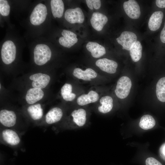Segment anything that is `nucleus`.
I'll list each match as a JSON object with an SVG mask.
<instances>
[{"label": "nucleus", "instance_id": "obj_17", "mask_svg": "<svg viewBox=\"0 0 165 165\" xmlns=\"http://www.w3.org/2000/svg\"><path fill=\"white\" fill-rule=\"evenodd\" d=\"M27 111L31 119L34 122L38 121L43 117V109L40 104L30 105L27 107Z\"/></svg>", "mask_w": 165, "mask_h": 165}, {"label": "nucleus", "instance_id": "obj_28", "mask_svg": "<svg viewBox=\"0 0 165 165\" xmlns=\"http://www.w3.org/2000/svg\"><path fill=\"white\" fill-rule=\"evenodd\" d=\"M10 6L7 1L0 0V13L3 16L9 15L10 12Z\"/></svg>", "mask_w": 165, "mask_h": 165}, {"label": "nucleus", "instance_id": "obj_34", "mask_svg": "<svg viewBox=\"0 0 165 165\" xmlns=\"http://www.w3.org/2000/svg\"><path fill=\"white\" fill-rule=\"evenodd\" d=\"M86 2L88 7L90 9L92 10L93 7L92 6L91 0H86Z\"/></svg>", "mask_w": 165, "mask_h": 165}, {"label": "nucleus", "instance_id": "obj_16", "mask_svg": "<svg viewBox=\"0 0 165 165\" xmlns=\"http://www.w3.org/2000/svg\"><path fill=\"white\" fill-rule=\"evenodd\" d=\"M44 93L42 89L31 88L27 91L25 96L27 103L31 105L35 104L43 97Z\"/></svg>", "mask_w": 165, "mask_h": 165}, {"label": "nucleus", "instance_id": "obj_26", "mask_svg": "<svg viewBox=\"0 0 165 165\" xmlns=\"http://www.w3.org/2000/svg\"><path fill=\"white\" fill-rule=\"evenodd\" d=\"M155 124L156 121L152 116L149 115H145L141 118L139 126L142 129L148 130L152 128Z\"/></svg>", "mask_w": 165, "mask_h": 165}, {"label": "nucleus", "instance_id": "obj_14", "mask_svg": "<svg viewBox=\"0 0 165 165\" xmlns=\"http://www.w3.org/2000/svg\"><path fill=\"white\" fill-rule=\"evenodd\" d=\"M108 21V18L105 15L99 12H94L92 15L90 22L94 29L100 31L102 30Z\"/></svg>", "mask_w": 165, "mask_h": 165}, {"label": "nucleus", "instance_id": "obj_23", "mask_svg": "<svg viewBox=\"0 0 165 165\" xmlns=\"http://www.w3.org/2000/svg\"><path fill=\"white\" fill-rule=\"evenodd\" d=\"M101 105L98 107V111L102 113L110 112L113 106V100L110 96H106L102 97L100 100Z\"/></svg>", "mask_w": 165, "mask_h": 165}, {"label": "nucleus", "instance_id": "obj_15", "mask_svg": "<svg viewBox=\"0 0 165 165\" xmlns=\"http://www.w3.org/2000/svg\"><path fill=\"white\" fill-rule=\"evenodd\" d=\"M73 74L76 78L86 81H91V79L96 78L97 75L94 70L90 68L85 71L79 68H76L73 71Z\"/></svg>", "mask_w": 165, "mask_h": 165}, {"label": "nucleus", "instance_id": "obj_5", "mask_svg": "<svg viewBox=\"0 0 165 165\" xmlns=\"http://www.w3.org/2000/svg\"><path fill=\"white\" fill-rule=\"evenodd\" d=\"M131 86V81L128 77H121L118 80L115 90L116 95L121 99L126 98L130 93Z\"/></svg>", "mask_w": 165, "mask_h": 165}, {"label": "nucleus", "instance_id": "obj_21", "mask_svg": "<svg viewBox=\"0 0 165 165\" xmlns=\"http://www.w3.org/2000/svg\"><path fill=\"white\" fill-rule=\"evenodd\" d=\"M86 48L94 58H99L106 53L105 47L96 42H88L86 45Z\"/></svg>", "mask_w": 165, "mask_h": 165}, {"label": "nucleus", "instance_id": "obj_10", "mask_svg": "<svg viewBox=\"0 0 165 165\" xmlns=\"http://www.w3.org/2000/svg\"><path fill=\"white\" fill-rule=\"evenodd\" d=\"M123 8L127 15L130 18L136 19L140 17V7L136 1L129 0L125 2L123 4Z\"/></svg>", "mask_w": 165, "mask_h": 165}, {"label": "nucleus", "instance_id": "obj_11", "mask_svg": "<svg viewBox=\"0 0 165 165\" xmlns=\"http://www.w3.org/2000/svg\"><path fill=\"white\" fill-rule=\"evenodd\" d=\"M29 79L32 81L31 85L33 88L41 89L46 87L50 80L49 75L41 73L32 75L30 76Z\"/></svg>", "mask_w": 165, "mask_h": 165}, {"label": "nucleus", "instance_id": "obj_13", "mask_svg": "<svg viewBox=\"0 0 165 165\" xmlns=\"http://www.w3.org/2000/svg\"><path fill=\"white\" fill-rule=\"evenodd\" d=\"M62 36L59 39V42L62 46L70 48L78 42L77 35L70 31L64 30L61 32Z\"/></svg>", "mask_w": 165, "mask_h": 165}, {"label": "nucleus", "instance_id": "obj_20", "mask_svg": "<svg viewBox=\"0 0 165 165\" xmlns=\"http://www.w3.org/2000/svg\"><path fill=\"white\" fill-rule=\"evenodd\" d=\"M72 121L77 126L81 127L85 124L86 121V112L83 108L73 111L71 114Z\"/></svg>", "mask_w": 165, "mask_h": 165}, {"label": "nucleus", "instance_id": "obj_3", "mask_svg": "<svg viewBox=\"0 0 165 165\" xmlns=\"http://www.w3.org/2000/svg\"><path fill=\"white\" fill-rule=\"evenodd\" d=\"M17 118L15 112L12 110L6 109L0 111V123L2 127L15 130L20 134L17 126Z\"/></svg>", "mask_w": 165, "mask_h": 165}, {"label": "nucleus", "instance_id": "obj_24", "mask_svg": "<svg viewBox=\"0 0 165 165\" xmlns=\"http://www.w3.org/2000/svg\"><path fill=\"white\" fill-rule=\"evenodd\" d=\"M142 46L139 41H137L133 45L130 51L132 60L135 62L138 61L142 56Z\"/></svg>", "mask_w": 165, "mask_h": 165}, {"label": "nucleus", "instance_id": "obj_19", "mask_svg": "<svg viewBox=\"0 0 165 165\" xmlns=\"http://www.w3.org/2000/svg\"><path fill=\"white\" fill-rule=\"evenodd\" d=\"M163 17V13L161 11L154 12L150 16L148 22V28L152 31H155L160 27Z\"/></svg>", "mask_w": 165, "mask_h": 165}, {"label": "nucleus", "instance_id": "obj_22", "mask_svg": "<svg viewBox=\"0 0 165 165\" xmlns=\"http://www.w3.org/2000/svg\"><path fill=\"white\" fill-rule=\"evenodd\" d=\"M52 13L54 18H61L63 16L64 5L61 0H52L50 1Z\"/></svg>", "mask_w": 165, "mask_h": 165}, {"label": "nucleus", "instance_id": "obj_2", "mask_svg": "<svg viewBox=\"0 0 165 165\" xmlns=\"http://www.w3.org/2000/svg\"><path fill=\"white\" fill-rule=\"evenodd\" d=\"M33 53L35 63L38 65L46 64L50 60L52 56L50 48L44 44H37L34 49Z\"/></svg>", "mask_w": 165, "mask_h": 165}, {"label": "nucleus", "instance_id": "obj_1", "mask_svg": "<svg viewBox=\"0 0 165 165\" xmlns=\"http://www.w3.org/2000/svg\"><path fill=\"white\" fill-rule=\"evenodd\" d=\"M0 140L4 144L16 147L21 144V134L15 130L2 127L0 130Z\"/></svg>", "mask_w": 165, "mask_h": 165}, {"label": "nucleus", "instance_id": "obj_31", "mask_svg": "<svg viewBox=\"0 0 165 165\" xmlns=\"http://www.w3.org/2000/svg\"><path fill=\"white\" fill-rule=\"evenodd\" d=\"M160 153L161 157L165 160V143L161 146L160 149Z\"/></svg>", "mask_w": 165, "mask_h": 165}, {"label": "nucleus", "instance_id": "obj_8", "mask_svg": "<svg viewBox=\"0 0 165 165\" xmlns=\"http://www.w3.org/2000/svg\"><path fill=\"white\" fill-rule=\"evenodd\" d=\"M65 20L71 24L82 23L84 20V15L81 9L79 7L67 9L64 13Z\"/></svg>", "mask_w": 165, "mask_h": 165}, {"label": "nucleus", "instance_id": "obj_33", "mask_svg": "<svg viewBox=\"0 0 165 165\" xmlns=\"http://www.w3.org/2000/svg\"><path fill=\"white\" fill-rule=\"evenodd\" d=\"M160 39L162 42L165 43V23L164 26L160 33Z\"/></svg>", "mask_w": 165, "mask_h": 165}, {"label": "nucleus", "instance_id": "obj_29", "mask_svg": "<svg viewBox=\"0 0 165 165\" xmlns=\"http://www.w3.org/2000/svg\"><path fill=\"white\" fill-rule=\"evenodd\" d=\"M146 165H162L156 159L152 157L147 158L145 161Z\"/></svg>", "mask_w": 165, "mask_h": 165}, {"label": "nucleus", "instance_id": "obj_18", "mask_svg": "<svg viewBox=\"0 0 165 165\" xmlns=\"http://www.w3.org/2000/svg\"><path fill=\"white\" fill-rule=\"evenodd\" d=\"M99 98L98 94L96 91L92 90L87 94H83L78 97L77 103L79 105L84 106L97 101Z\"/></svg>", "mask_w": 165, "mask_h": 165}, {"label": "nucleus", "instance_id": "obj_12", "mask_svg": "<svg viewBox=\"0 0 165 165\" xmlns=\"http://www.w3.org/2000/svg\"><path fill=\"white\" fill-rule=\"evenodd\" d=\"M95 64L103 71L111 74L116 72L118 66L116 62L106 58L98 60L96 62Z\"/></svg>", "mask_w": 165, "mask_h": 165}, {"label": "nucleus", "instance_id": "obj_30", "mask_svg": "<svg viewBox=\"0 0 165 165\" xmlns=\"http://www.w3.org/2000/svg\"><path fill=\"white\" fill-rule=\"evenodd\" d=\"M93 7L96 9H99L101 5V1L100 0H91Z\"/></svg>", "mask_w": 165, "mask_h": 165}, {"label": "nucleus", "instance_id": "obj_7", "mask_svg": "<svg viewBox=\"0 0 165 165\" xmlns=\"http://www.w3.org/2000/svg\"><path fill=\"white\" fill-rule=\"evenodd\" d=\"M118 43L123 46V49L130 50L133 45L137 40L136 34L131 31H125L116 39Z\"/></svg>", "mask_w": 165, "mask_h": 165}, {"label": "nucleus", "instance_id": "obj_9", "mask_svg": "<svg viewBox=\"0 0 165 165\" xmlns=\"http://www.w3.org/2000/svg\"><path fill=\"white\" fill-rule=\"evenodd\" d=\"M63 116L61 108L58 107L52 108L46 113L44 118V123L41 125L48 126L59 122Z\"/></svg>", "mask_w": 165, "mask_h": 165}, {"label": "nucleus", "instance_id": "obj_4", "mask_svg": "<svg viewBox=\"0 0 165 165\" xmlns=\"http://www.w3.org/2000/svg\"><path fill=\"white\" fill-rule=\"evenodd\" d=\"M16 53V46L11 40H7L3 43L1 48V58L6 64L12 63L15 60Z\"/></svg>", "mask_w": 165, "mask_h": 165}, {"label": "nucleus", "instance_id": "obj_25", "mask_svg": "<svg viewBox=\"0 0 165 165\" xmlns=\"http://www.w3.org/2000/svg\"><path fill=\"white\" fill-rule=\"evenodd\" d=\"M72 86L68 83H65L61 89V94L63 99L66 101H72L76 97L75 94L72 93Z\"/></svg>", "mask_w": 165, "mask_h": 165}, {"label": "nucleus", "instance_id": "obj_32", "mask_svg": "<svg viewBox=\"0 0 165 165\" xmlns=\"http://www.w3.org/2000/svg\"><path fill=\"white\" fill-rule=\"evenodd\" d=\"M156 4L160 8H165V0H156Z\"/></svg>", "mask_w": 165, "mask_h": 165}, {"label": "nucleus", "instance_id": "obj_6", "mask_svg": "<svg viewBox=\"0 0 165 165\" xmlns=\"http://www.w3.org/2000/svg\"><path fill=\"white\" fill-rule=\"evenodd\" d=\"M47 15L46 6L41 3L37 4L34 8L30 17L31 23L34 25H38L45 20Z\"/></svg>", "mask_w": 165, "mask_h": 165}, {"label": "nucleus", "instance_id": "obj_27", "mask_svg": "<svg viewBox=\"0 0 165 165\" xmlns=\"http://www.w3.org/2000/svg\"><path fill=\"white\" fill-rule=\"evenodd\" d=\"M156 93L159 101L165 102V77L161 78L158 81L156 85Z\"/></svg>", "mask_w": 165, "mask_h": 165}]
</instances>
